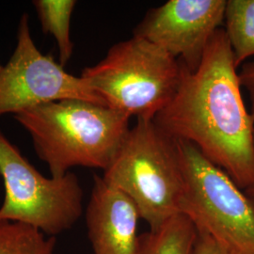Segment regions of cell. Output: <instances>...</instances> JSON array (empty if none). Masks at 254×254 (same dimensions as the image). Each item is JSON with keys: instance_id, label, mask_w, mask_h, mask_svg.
<instances>
[{"instance_id": "6da1fadb", "label": "cell", "mask_w": 254, "mask_h": 254, "mask_svg": "<svg viewBox=\"0 0 254 254\" xmlns=\"http://www.w3.org/2000/svg\"><path fill=\"white\" fill-rule=\"evenodd\" d=\"M181 67L178 89L154 123L196 146L244 190L254 182V120L224 28L212 37L196 70Z\"/></svg>"}, {"instance_id": "7a4b0ae2", "label": "cell", "mask_w": 254, "mask_h": 254, "mask_svg": "<svg viewBox=\"0 0 254 254\" xmlns=\"http://www.w3.org/2000/svg\"><path fill=\"white\" fill-rule=\"evenodd\" d=\"M31 137L37 156L51 177L73 167L106 171L130 126V118L107 106L76 99L54 101L14 115Z\"/></svg>"}, {"instance_id": "3957f363", "label": "cell", "mask_w": 254, "mask_h": 254, "mask_svg": "<svg viewBox=\"0 0 254 254\" xmlns=\"http://www.w3.org/2000/svg\"><path fill=\"white\" fill-rule=\"evenodd\" d=\"M102 178L134 201L150 230L180 213L185 180L177 140L154 121L136 120Z\"/></svg>"}, {"instance_id": "277c9868", "label": "cell", "mask_w": 254, "mask_h": 254, "mask_svg": "<svg viewBox=\"0 0 254 254\" xmlns=\"http://www.w3.org/2000/svg\"><path fill=\"white\" fill-rule=\"evenodd\" d=\"M181 63L146 39L134 36L111 46L82 78L105 105L128 118L154 121L173 99Z\"/></svg>"}, {"instance_id": "5b68a950", "label": "cell", "mask_w": 254, "mask_h": 254, "mask_svg": "<svg viewBox=\"0 0 254 254\" xmlns=\"http://www.w3.org/2000/svg\"><path fill=\"white\" fill-rule=\"evenodd\" d=\"M176 140L185 180L180 213L226 254H254V207L244 191L196 146Z\"/></svg>"}, {"instance_id": "8992f818", "label": "cell", "mask_w": 254, "mask_h": 254, "mask_svg": "<svg viewBox=\"0 0 254 254\" xmlns=\"http://www.w3.org/2000/svg\"><path fill=\"white\" fill-rule=\"evenodd\" d=\"M0 176L4 200L0 220L36 228L48 236L72 229L83 213V190L70 172L47 178L29 163L0 129Z\"/></svg>"}, {"instance_id": "52a82bcc", "label": "cell", "mask_w": 254, "mask_h": 254, "mask_svg": "<svg viewBox=\"0 0 254 254\" xmlns=\"http://www.w3.org/2000/svg\"><path fill=\"white\" fill-rule=\"evenodd\" d=\"M16 41L13 53L0 70V117L66 99L106 106L81 76L67 73L52 57L38 49L26 12L19 21Z\"/></svg>"}, {"instance_id": "ba28073f", "label": "cell", "mask_w": 254, "mask_h": 254, "mask_svg": "<svg viewBox=\"0 0 254 254\" xmlns=\"http://www.w3.org/2000/svg\"><path fill=\"white\" fill-rule=\"evenodd\" d=\"M226 0H170L150 9L134 30L196 70L209 42L224 22Z\"/></svg>"}, {"instance_id": "9c48e42d", "label": "cell", "mask_w": 254, "mask_h": 254, "mask_svg": "<svg viewBox=\"0 0 254 254\" xmlns=\"http://www.w3.org/2000/svg\"><path fill=\"white\" fill-rule=\"evenodd\" d=\"M139 218L133 200L94 175L86 209V224L93 254H138Z\"/></svg>"}, {"instance_id": "30bf717a", "label": "cell", "mask_w": 254, "mask_h": 254, "mask_svg": "<svg viewBox=\"0 0 254 254\" xmlns=\"http://www.w3.org/2000/svg\"><path fill=\"white\" fill-rule=\"evenodd\" d=\"M197 237L193 222L178 213L158 229L139 236L138 254H195Z\"/></svg>"}, {"instance_id": "8fae6325", "label": "cell", "mask_w": 254, "mask_h": 254, "mask_svg": "<svg viewBox=\"0 0 254 254\" xmlns=\"http://www.w3.org/2000/svg\"><path fill=\"white\" fill-rule=\"evenodd\" d=\"M32 5L36 10L43 32L54 37L59 50V64L65 67L73 55V44L70 28L76 1L34 0Z\"/></svg>"}, {"instance_id": "7c38bea8", "label": "cell", "mask_w": 254, "mask_h": 254, "mask_svg": "<svg viewBox=\"0 0 254 254\" xmlns=\"http://www.w3.org/2000/svg\"><path fill=\"white\" fill-rule=\"evenodd\" d=\"M225 32L237 68L254 58V0H228Z\"/></svg>"}, {"instance_id": "4fadbf2b", "label": "cell", "mask_w": 254, "mask_h": 254, "mask_svg": "<svg viewBox=\"0 0 254 254\" xmlns=\"http://www.w3.org/2000/svg\"><path fill=\"white\" fill-rule=\"evenodd\" d=\"M57 239L22 222L0 220V254H53Z\"/></svg>"}, {"instance_id": "5bb4252c", "label": "cell", "mask_w": 254, "mask_h": 254, "mask_svg": "<svg viewBox=\"0 0 254 254\" xmlns=\"http://www.w3.org/2000/svg\"><path fill=\"white\" fill-rule=\"evenodd\" d=\"M239 73L241 87L244 88L251 101V114L254 120V58L242 65Z\"/></svg>"}, {"instance_id": "9a60e30c", "label": "cell", "mask_w": 254, "mask_h": 254, "mask_svg": "<svg viewBox=\"0 0 254 254\" xmlns=\"http://www.w3.org/2000/svg\"><path fill=\"white\" fill-rule=\"evenodd\" d=\"M195 254H226V253L208 235L198 231Z\"/></svg>"}, {"instance_id": "2e32d148", "label": "cell", "mask_w": 254, "mask_h": 254, "mask_svg": "<svg viewBox=\"0 0 254 254\" xmlns=\"http://www.w3.org/2000/svg\"><path fill=\"white\" fill-rule=\"evenodd\" d=\"M243 191H244L246 196L248 197V199L252 202V204H253V206L254 207V182L250 187H248Z\"/></svg>"}, {"instance_id": "e0dca14e", "label": "cell", "mask_w": 254, "mask_h": 254, "mask_svg": "<svg viewBox=\"0 0 254 254\" xmlns=\"http://www.w3.org/2000/svg\"><path fill=\"white\" fill-rule=\"evenodd\" d=\"M1 68H2V65H1V64H0V70H1Z\"/></svg>"}]
</instances>
